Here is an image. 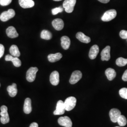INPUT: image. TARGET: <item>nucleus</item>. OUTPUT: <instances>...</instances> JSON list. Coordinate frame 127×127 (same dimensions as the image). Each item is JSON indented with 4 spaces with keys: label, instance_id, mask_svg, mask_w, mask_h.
Masks as SVG:
<instances>
[{
    "label": "nucleus",
    "instance_id": "obj_1",
    "mask_svg": "<svg viewBox=\"0 0 127 127\" xmlns=\"http://www.w3.org/2000/svg\"><path fill=\"white\" fill-rule=\"evenodd\" d=\"M76 98L74 96H70L67 98L64 102L65 111H70L73 110L76 105Z\"/></svg>",
    "mask_w": 127,
    "mask_h": 127
},
{
    "label": "nucleus",
    "instance_id": "obj_2",
    "mask_svg": "<svg viewBox=\"0 0 127 127\" xmlns=\"http://www.w3.org/2000/svg\"><path fill=\"white\" fill-rule=\"evenodd\" d=\"M0 122L3 124L8 123L9 122V115L8 113V107L6 105L1 106L0 107Z\"/></svg>",
    "mask_w": 127,
    "mask_h": 127
},
{
    "label": "nucleus",
    "instance_id": "obj_3",
    "mask_svg": "<svg viewBox=\"0 0 127 127\" xmlns=\"http://www.w3.org/2000/svg\"><path fill=\"white\" fill-rule=\"evenodd\" d=\"M117 11L114 9H110L104 12L102 16L101 19L103 21L108 22L114 19L116 17Z\"/></svg>",
    "mask_w": 127,
    "mask_h": 127
},
{
    "label": "nucleus",
    "instance_id": "obj_4",
    "mask_svg": "<svg viewBox=\"0 0 127 127\" xmlns=\"http://www.w3.org/2000/svg\"><path fill=\"white\" fill-rule=\"evenodd\" d=\"M76 3V0H65L63 6L66 12L70 13L73 11L74 7Z\"/></svg>",
    "mask_w": 127,
    "mask_h": 127
},
{
    "label": "nucleus",
    "instance_id": "obj_5",
    "mask_svg": "<svg viewBox=\"0 0 127 127\" xmlns=\"http://www.w3.org/2000/svg\"><path fill=\"white\" fill-rule=\"evenodd\" d=\"M38 71V68L36 67H32L27 70L26 78L28 82H33L35 79L36 73Z\"/></svg>",
    "mask_w": 127,
    "mask_h": 127
},
{
    "label": "nucleus",
    "instance_id": "obj_6",
    "mask_svg": "<svg viewBox=\"0 0 127 127\" xmlns=\"http://www.w3.org/2000/svg\"><path fill=\"white\" fill-rule=\"evenodd\" d=\"M15 15V12L13 9H9L8 11L2 12L0 15V19L3 22L8 21L9 19L13 18Z\"/></svg>",
    "mask_w": 127,
    "mask_h": 127
},
{
    "label": "nucleus",
    "instance_id": "obj_7",
    "mask_svg": "<svg viewBox=\"0 0 127 127\" xmlns=\"http://www.w3.org/2000/svg\"><path fill=\"white\" fill-rule=\"evenodd\" d=\"M82 73L80 71L76 70L74 71L70 77L69 82L71 84H74L79 82L82 78Z\"/></svg>",
    "mask_w": 127,
    "mask_h": 127
},
{
    "label": "nucleus",
    "instance_id": "obj_8",
    "mask_svg": "<svg viewBox=\"0 0 127 127\" xmlns=\"http://www.w3.org/2000/svg\"><path fill=\"white\" fill-rule=\"evenodd\" d=\"M58 123L60 125L64 127H72L73 125L71 119L68 116L60 117L58 119Z\"/></svg>",
    "mask_w": 127,
    "mask_h": 127
},
{
    "label": "nucleus",
    "instance_id": "obj_9",
    "mask_svg": "<svg viewBox=\"0 0 127 127\" xmlns=\"http://www.w3.org/2000/svg\"><path fill=\"white\" fill-rule=\"evenodd\" d=\"M121 111L117 109L113 108L109 112V116L111 120L114 123H117L118 118L121 115Z\"/></svg>",
    "mask_w": 127,
    "mask_h": 127
},
{
    "label": "nucleus",
    "instance_id": "obj_10",
    "mask_svg": "<svg viewBox=\"0 0 127 127\" xmlns=\"http://www.w3.org/2000/svg\"><path fill=\"white\" fill-rule=\"evenodd\" d=\"M65 107L64 105V102L62 100H59L56 106V109L54 112V115H62L65 112Z\"/></svg>",
    "mask_w": 127,
    "mask_h": 127
},
{
    "label": "nucleus",
    "instance_id": "obj_11",
    "mask_svg": "<svg viewBox=\"0 0 127 127\" xmlns=\"http://www.w3.org/2000/svg\"><path fill=\"white\" fill-rule=\"evenodd\" d=\"M110 49L111 47L110 46H107L105 47L102 50L101 53V60L102 61H109L110 58Z\"/></svg>",
    "mask_w": 127,
    "mask_h": 127
},
{
    "label": "nucleus",
    "instance_id": "obj_12",
    "mask_svg": "<svg viewBox=\"0 0 127 127\" xmlns=\"http://www.w3.org/2000/svg\"><path fill=\"white\" fill-rule=\"evenodd\" d=\"M50 80L52 85L54 86L58 85L59 82V72L57 71H55L51 73L50 75Z\"/></svg>",
    "mask_w": 127,
    "mask_h": 127
},
{
    "label": "nucleus",
    "instance_id": "obj_13",
    "mask_svg": "<svg viewBox=\"0 0 127 127\" xmlns=\"http://www.w3.org/2000/svg\"><path fill=\"white\" fill-rule=\"evenodd\" d=\"M5 59L6 61H11L12 62L13 65L16 67H20L21 65V60L17 57H14L12 55H7L6 56Z\"/></svg>",
    "mask_w": 127,
    "mask_h": 127
},
{
    "label": "nucleus",
    "instance_id": "obj_14",
    "mask_svg": "<svg viewBox=\"0 0 127 127\" xmlns=\"http://www.w3.org/2000/svg\"><path fill=\"white\" fill-rule=\"evenodd\" d=\"M52 25L55 29L58 31L62 30L64 27V21L60 18H56L54 19L52 22Z\"/></svg>",
    "mask_w": 127,
    "mask_h": 127
},
{
    "label": "nucleus",
    "instance_id": "obj_15",
    "mask_svg": "<svg viewBox=\"0 0 127 127\" xmlns=\"http://www.w3.org/2000/svg\"><path fill=\"white\" fill-rule=\"evenodd\" d=\"M19 4L24 9H27L33 7L34 2L32 0H19Z\"/></svg>",
    "mask_w": 127,
    "mask_h": 127
},
{
    "label": "nucleus",
    "instance_id": "obj_16",
    "mask_svg": "<svg viewBox=\"0 0 127 127\" xmlns=\"http://www.w3.org/2000/svg\"><path fill=\"white\" fill-rule=\"evenodd\" d=\"M32 101L30 98H27L24 102V112L25 114H29L32 112Z\"/></svg>",
    "mask_w": 127,
    "mask_h": 127
},
{
    "label": "nucleus",
    "instance_id": "obj_17",
    "mask_svg": "<svg viewBox=\"0 0 127 127\" xmlns=\"http://www.w3.org/2000/svg\"><path fill=\"white\" fill-rule=\"evenodd\" d=\"M99 47L97 45H94L91 47V49L89 52V56L90 59H95L97 55L99 53Z\"/></svg>",
    "mask_w": 127,
    "mask_h": 127
},
{
    "label": "nucleus",
    "instance_id": "obj_18",
    "mask_svg": "<svg viewBox=\"0 0 127 127\" xmlns=\"http://www.w3.org/2000/svg\"><path fill=\"white\" fill-rule=\"evenodd\" d=\"M76 37L80 41L85 43H89L91 42V38L85 35L82 32H78L76 35Z\"/></svg>",
    "mask_w": 127,
    "mask_h": 127
},
{
    "label": "nucleus",
    "instance_id": "obj_19",
    "mask_svg": "<svg viewBox=\"0 0 127 127\" xmlns=\"http://www.w3.org/2000/svg\"><path fill=\"white\" fill-rule=\"evenodd\" d=\"M6 34L10 38H15L18 36V33L13 27H9L6 29Z\"/></svg>",
    "mask_w": 127,
    "mask_h": 127
},
{
    "label": "nucleus",
    "instance_id": "obj_20",
    "mask_svg": "<svg viewBox=\"0 0 127 127\" xmlns=\"http://www.w3.org/2000/svg\"><path fill=\"white\" fill-rule=\"evenodd\" d=\"M61 44L64 50H67L69 48L71 44V41L70 38L66 36H63L61 38Z\"/></svg>",
    "mask_w": 127,
    "mask_h": 127
},
{
    "label": "nucleus",
    "instance_id": "obj_21",
    "mask_svg": "<svg viewBox=\"0 0 127 127\" xmlns=\"http://www.w3.org/2000/svg\"><path fill=\"white\" fill-rule=\"evenodd\" d=\"M62 58V55L60 53H57L56 54H50L48 56V60L51 63H54L59 61Z\"/></svg>",
    "mask_w": 127,
    "mask_h": 127
},
{
    "label": "nucleus",
    "instance_id": "obj_22",
    "mask_svg": "<svg viewBox=\"0 0 127 127\" xmlns=\"http://www.w3.org/2000/svg\"><path fill=\"white\" fill-rule=\"evenodd\" d=\"M7 90L8 91L9 94L11 97H15L18 93L17 84L16 83H13L11 85L7 87Z\"/></svg>",
    "mask_w": 127,
    "mask_h": 127
},
{
    "label": "nucleus",
    "instance_id": "obj_23",
    "mask_svg": "<svg viewBox=\"0 0 127 127\" xmlns=\"http://www.w3.org/2000/svg\"><path fill=\"white\" fill-rule=\"evenodd\" d=\"M105 73L109 81L113 80L116 76V73L113 68H109L107 69L105 71Z\"/></svg>",
    "mask_w": 127,
    "mask_h": 127
},
{
    "label": "nucleus",
    "instance_id": "obj_24",
    "mask_svg": "<svg viewBox=\"0 0 127 127\" xmlns=\"http://www.w3.org/2000/svg\"><path fill=\"white\" fill-rule=\"evenodd\" d=\"M9 52L11 55L14 57L18 58L20 56V52L17 46L13 45L11 46L9 49Z\"/></svg>",
    "mask_w": 127,
    "mask_h": 127
},
{
    "label": "nucleus",
    "instance_id": "obj_25",
    "mask_svg": "<svg viewBox=\"0 0 127 127\" xmlns=\"http://www.w3.org/2000/svg\"><path fill=\"white\" fill-rule=\"evenodd\" d=\"M41 37L42 39L49 40L52 38V35L50 31L47 30H43L41 32Z\"/></svg>",
    "mask_w": 127,
    "mask_h": 127
},
{
    "label": "nucleus",
    "instance_id": "obj_26",
    "mask_svg": "<svg viewBox=\"0 0 127 127\" xmlns=\"http://www.w3.org/2000/svg\"><path fill=\"white\" fill-rule=\"evenodd\" d=\"M117 123H118V124L121 127L125 126L127 124V119L125 117V116L121 115L119 117V118H118V121H117Z\"/></svg>",
    "mask_w": 127,
    "mask_h": 127
},
{
    "label": "nucleus",
    "instance_id": "obj_27",
    "mask_svg": "<svg viewBox=\"0 0 127 127\" xmlns=\"http://www.w3.org/2000/svg\"><path fill=\"white\" fill-rule=\"evenodd\" d=\"M116 64L119 66H124L127 64V59L122 57L116 59Z\"/></svg>",
    "mask_w": 127,
    "mask_h": 127
},
{
    "label": "nucleus",
    "instance_id": "obj_28",
    "mask_svg": "<svg viewBox=\"0 0 127 127\" xmlns=\"http://www.w3.org/2000/svg\"><path fill=\"white\" fill-rule=\"evenodd\" d=\"M120 95L124 99H127V88H123L119 91Z\"/></svg>",
    "mask_w": 127,
    "mask_h": 127
},
{
    "label": "nucleus",
    "instance_id": "obj_29",
    "mask_svg": "<svg viewBox=\"0 0 127 127\" xmlns=\"http://www.w3.org/2000/svg\"><path fill=\"white\" fill-rule=\"evenodd\" d=\"M63 8L62 7H59L52 9V13L53 15H57L59 13H61L63 11Z\"/></svg>",
    "mask_w": 127,
    "mask_h": 127
},
{
    "label": "nucleus",
    "instance_id": "obj_30",
    "mask_svg": "<svg viewBox=\"0 0 127 127\" xmlns=\"http://www.w3.org/2000/svg\"><path fill=\"white\" fill-rule=\"evenodd\" d=\"M120 36L123 39L127 40V31L123 30L120 32Z\"/></svg>",
    "mask_w": 127,
    "mask_h": 127
},
{
    "label": "nucleus",
    "instance_id": "obj_31",
    "mask_svg": "<svg viewBox=\"0 0 127 127\" xmlns=\"http://www.w3.org/2000/svg\"><path fill=\"white\" fill-rule=\"evenodd\" d=\"M12 1V0H0V5L5 6L9 5Z\"/></svg>",
    "mask_w": 127,
    "mask_h": 127
},
{
    "label": "nucleus",
    "instance_id": "obj_32",
    "mask_svg": "<svg viewBox=\"0 0 127 127\" xmlns=\"http://www.w3.org/2000/svg\"><path fill=\"white\" fill-rule=\"evenodd\" d=\"M4 53V47L1 44H0V59L3 56Z\"/></svg>",
    "mask_w": 127,
    "mask_h": 127
},
{
    "label": "nucleus",
    "instance_id": "obj_33",
    "mask_svg": "<svg viewBox=\"0 0 127 127\" xmlns=\"http://www.w3.org/2000/svg\"><path fill=\"white\" fill-rule=\"evenodd\" d=\"M122 79L124 82H127V70H126L123 74Z\"/></svg>",
    "mask_w": 127,
    "mask_h": 127
},
{
    "label": "nucleus",
    "instance_id": "obj_34",
    "mask_svg": "<svg viewBox=\"0 0 127 127\" xmlns=\"http://www.w3.org/2000/svg\"><path fill=\"white\" fill-rule=\"evenodd\" d=\"M38 124L36 123H32L31 124L29 127H38Z\"/></svg>",
    "mask_w": 127,
    "mask_h": 127
},
{
    "label": "nucleus",
    "instance_id": "obj_35",
    "mask_svg": "<svg viewBox=\"0 0 127 127\" xmlns=\"http://www.w3.org/2000/svg\"><path fill=\"white\" fill-rule=\"evenodd\" d=\"M99 1H100L102 3H107L108 2H109L110 0H98Z\"/></svg>",
    "mask_w": 127,
    "mask_h": 127
},
{
    "label": "nucleus",
    "instance_id": "obj_36",
    "mask_svg": "<svg viewBox=\"0 0 127 127\" xmlns=\"http://www.w3.org/2000/svg\"><path fill=\"white\" fill-rule=\"evenodd\" d=\"M53 0L56 1H61V0Z\"/></svg>",
    "mask_w": 127,
    "mask_h": 127
},
{
    "label": "nucleus",
    "instance_id": "obj_37",
    "mask_svg": "<svg viewBox=\"0 0 127 127\" xmlns=\"http://www.w3.org/2000/svg\"></svg>",
    "mask_w": 127,
    "mask_h": 127
},
{
    "label": "nucleus",
    "instance_id": "obj_38",
    "mask_svg": "<svg viewBox=\"0 0 127 127\" xmlns=\"http://www.w3.org/2000/svg\"><path fill=\"white\" fill-rule=\"evenodd\" d=\"M118 127V126H117V127Z\"/></svg>",
    "mask_w": 127,
    "mask_h": 127
},
{
    "label": "nucleus",
    "instance_id": "obj_39",
    "mask_svg": "<svg viewBox=\"0 0 127 127\" xmlns=\"http://www.w3.org/2000/svg\"></svg>",
    "mask_w": 127,
    "mask_h": 127
}]
</instances>
